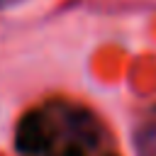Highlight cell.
Instances as JSON below:
<instances>
[{"label": "cell", "mask_w": 156, "mask_h": 156, "mask_svg": "<svg viewBox=\"0 0 156 156\" xmlns=\"http://www.w3.org/2000/svg\"><path fill=\"white\" fill-rule=\"evenodd\" d=\"M22 0H0V10H7V7H15V5H20Z\"/></svg>", "instance_id": "3"}, {"label": "cell", "mask_w": 156, "mask_h": 156, "mask_svg": "<svg viewBox=\"0 0 156 156\" xmlns=\"http://www.w3.org/2000/svg\"><path fill=\"white\" fill-rule=\"evenodd\" d=\"M134 144H136L139 156H156V119H151L136 132Z\"/></svg>", "instance_id": "2"}, {"label": "cell", "mask_w": 156, "mask_h": 156, "mask_svg": "<svg viewBox=\"0 0 156 156\" xmlns=\"http://www.w3.org/2000/svg\"><path fill=\"white\" fill-rule=\"evenodd\" d=\"M17 156H122L107 124L85 105L49 98L27 110L15 132Z\"/></svg>", "instance_id": "1"}]
</instances>
